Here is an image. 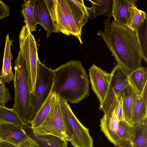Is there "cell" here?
Here are the masks:
<instances>
[{"label": "cell", "mask_w": 147, "mask_h": 147, "mask_svg": "<svg viewBox=\"0 0 147 147\" xmlns=\"http://www.w3.org/2000/svg\"><path fill=\"white\" fill-rule=\"evenodd\" d=\"M104 31L98 34L103 38L117 64L128 74L142 67V55L134 31L126 26L104 22Z\"/></svg>", "instance_id": "6da1fadb"}, {"label": "cell", "mask_w": 147, "mask_h": 147, "mask_svg": "<svg viewBox=\"0 0 147 147\" xmlns=\"http://www.w3.org/2000/svg\"><path fill=\"white\" fill-rule=\"evenodd\" d=\"M53 70L52 90L56 94L75 104L89 96V76L80 61H70Z\"/></svg>", "instance_id": "7a4b0ae2"}, {"label": "cell", "mask_w": 147, "mask_h": 147, "mask_svg": "<svg viewBox=\"0 0 147 147\" xmlns=\"http://www.w3.org/2000/svg\"><path fill=\"white\" fill-rule=\"evenodd\" d=\"M14 70V103L12 109L24 123L29 124L33 120L31 94L25 61L20 49L15 61Z\"/></svg>", "instance_id": "3957f363"}, {"label": "cell", "mask_w": 147, "mask_h": 147, "mask_svg": "<svg viewBox=\"0 0 147 147\" xmlns=\"http://www.w3.org/2000/svg\"><path fill=\"white\" fill-rule=\"evenodd\" d=\"M58 100L66 140L75 147H93V140L89 129L76 117L66 100L59 96Z\"/></svg>", "instance_id": "277c9868"}, {"label": "cell", "mask_w": 147, "mask_h": 147, "mask_svg": "<svg viewBox=\"0 0 147 147\" xmlns=\"http://www.w3.org/2000/svg\"><path fill=\"white\" fill-rule=\"evenodd\" d=\"M20 49L24 59L27 71L28 83L30 94L34 91L37 64L39 59L36 42L33 35L26 25L23 26L19 35Z\"/></svg>", "instance_id": "5b68a950"}, {"label": "cell", "mask_w": 147, "mask_h": 147, "mask_svg": "<svg viewBox=\"0 0 147 147\" xmlns=\"http://www.w3.org/2000/svg\"><path fill=\"white\" fill-rule=\"evenodd\" d=\"M53 79V70L46 67L39 60L37 64L34 91L30 94L33 119L49 96Z\"/></svg>", "instance_id": "8992f818"}, {"label": "cell", "mask_w": 147, "mask_h": 147, "mask_svg": "<svg viewBox=\"0 0 147 147\" xmlns=\"http://www.w3.org/2000/svg\"><path fill=\"white\" fill-rule=\"evenodd\" d=\"M58 96L57 94L56 98L51 110L43 122L38 127L31 128L34 134H50L66 140Z\"/></svg>", "instance_id": "52a82bcc"}, {"label": "cell", "mask_w": 147, "mask_h": 147, "mask_svg": "<svg viewBox=\"0 0 147 147\" xmlns=\"http://www.w3.org/2000/svg\"><path fill=\"white\" fill-rule=\"evenodd\" d=\"M108 89L99 109L105 113L109 109L117 95L129 84L128 74L118 64L112 70Z\"/></svg>", "instance_id": "ba28073f"}, {"label": "cell", "mask_w": 147, "mask_h": 147, "mask_svg": "<svg viewBox=\"0 0 147 147\" xmlns=\"http://www.w3.org/2000/svg\"><path fill=\"white\" fill-rule=\"evenodd\" d=\"M119 99L118 94L108 110L104 113L100 124L101 131L108 140L116 147L120 141L118 134L119 121L118 108Z\"/></svg>", "instance_id": "9c48e42d"}, {"label": "cell", "mask_w": 147, "mask_h": 147, "mask_svg": "<svg viewBox=\"0 0 147 147\" xmlns=\"http://www.w3.org/2000/svg\"><path fill=\"white\" fill-rule=\"evenodd\" d=\"M4 123L0 122V138L6 142L19 147H38L36 144L23 128Z\"/></svg>", "instance_id": "30bf717a"}, {"label": "cell", "mask_w": 147, "mask_h": 147, "mask_svg": "<svg viewBox=\"0 0 147 147\" xmlns=\"http://www.w3.org/2000/svg\"><path fill=\"white\" fill-rule=\"evenodd\" d=\"M92 89L102 104L109 87L111 74L93 64L89 69Z\"/></svg>", "instance_id": "8fae6325"}, {"label": "cell", "mask_w": 147, "mask_h": 147, "mask_svg": "<svg viewBox=\"0 0 147 147\" xmlns=\"http://www.w3.org/2000/svg\"><path fill=\"white\" fill-rule=\"evenodd\" d=\"M55 29V33L60 32L67 35H72L68 20L57 0H44Z\"/></svg>", "instance_id": "7c38bea8"}, {"label": "cell", "mask_w": 147, "mask_h": 147, "mask_svg": "<svg viewBox=\"0 0 147 147\" xmlns=\"http://www.w3.org/2000/svg\"><path fill=\"white\" fill-rule=\"evenodd\" d=\"M136 0H113V22L118 25L126 26L130 17L132 7L136 5Z\"/></svg>", "instance_id": "4fadbf2b"}, {"label": "cell", "mask_w": 147, "mask_h": 147, "mask_svg": "<svg viewBox=\"0 0 147 147\" xmlns=\"http://www.w3.org/2000/svg\"><path fill=\"white\" fill-rule=\"evenodd\" d=\"M27 134L36 144L38 147H67V141L50 134H34L29 125L23 127Z\"/></svg>", "instance_id": "5bb4252c"}, {"label": "cell", "mask_w": 147, "mask_h": 147, "mask_svg": "<svg viewBox=\"0 0 147 147\" xmlns=\"http://www.w3.org/2000/svg\"><path fill=\"white\" fill-rule=\"evenodd\" d=\"M34 16L36 23L41 25L46 32V38H49L54 28L49 12L44 0H36L34 10Z\"/></svg>", "instance_id": "9a60e30c"}, {"label": "cell", "mask_w": 147, "mask_h": 147, "mask_svg": "<svg viewBox=\"0 0 147 147\" xmlns=\"http://www.w3.org/2000/svg\"><path fill=\"white\" fill-rule=\"evenodd\" d=\"M11 44L12 42L9 40L8 34L6 38L2 67L0 73V79L8 84L10 82L13 80L14 78V75L12 72L11 66V61L13 59L11 50Z\"/></svg>", "instance_id": "2e32d148"}, {"label": "cell", "mask_w": 147, "mask_h": 147, "mask_svg": "<svg viewBox=\"0 0 147 147\" xmlns=\"http://www.w3.org/2000/svg\"><path fill=\"white\" fill-rule=\"evenodd\" d=\"M76 20L82 29L88 22L89 16L83 0H65Z\"/></svg>", "instance_id": "e0dca14e"}, {"label": "cell", "mask_w": 147, "mask_h": 147, "mask_svg": "<svg viewBox=\"0 0 147 147\" xmlns=\"http://www.w3.org/2000/svg\"><path fill=\"white\" fill-rule=\"evenodd\" d=\"M119 94L122 98L124 119L129 122L131 119L132 109L138 95L129 84Z\"/></svg>", "instance_id": "ac0fdd59"}, {"label": "cell", "mask_w": 147, "mask_h": 147, "mask_svg": "<svg viewBox=\"0 0 147 147\" xmlns=\"http://www.w3.org/2000/svg\"><path fill=\"white\" fill-rule=\"evenodd\" d=\"M92 4L91 7H87L90 20L94 19L101 15L108 17L112 16L113 0H89Z\"/></svg>", "instance_id": "d6986e66"}, {"label": "cell", "mask_w": 147, "mask_h": 147, "mask_svg": "<svg viewBox=\"0 0 147 147\" xmlns=\"http://www.w3.org/2000/svg\"><path fill=\"white\" fill-rule=\"evenodd\" d=\"M129 139L133 147H147V118L139 124L132 126Z\"/></svg>", "instance_id": "ffe728a7"}, {"label": "cell", "mask_w": 147, "mask_h": 147, "mask_svg": "<svg viewBox=\"0 0 147 147\" xmlns=\"http://www.w3.org/2000/svg\"><path fill=\"white\" fill-rule=\"evenodd\" d=\"M129 84L138 95L141 94L147 84L146 68L141 67L131 72L128 75Z\"/></svg>", "instance_id": "44dd1931"}, {"label": "cell", "mask_w": 147, "mask_h": 147, "mask_svg": "<svg viewBox=\"0 0 147 147\" xmlns=\"http://www.w3.org/2000/svg\"><path fill=\"white\" fill-rule=\"evenodd\" d=\"M56 97L57 94L51 89L49 96L31 121L32 128L38 127L43 122L50 112Z\"/></svg>", "instance_id": "7402d4cb"}, {"label": "cell", "mask_w": 147, "mask_h": 147, "mask_svg": "<svg viewBox=\"0 0 147 147\" xmlns=\"http://www.w3.org/2000/svg\"><path fill=\"white\" fill-rule=\"evenodd\" d=\"M147 118V104L140 94L136 100L131 113L130 119L129 121L132 126L140 123Z\"/></svg>", "instance_id": "603a6c76"}, {"label": "cell", "mask_w": 147, "mask_h": 147, "mask_svg": "<svg viewBox=\"0 0 147 147\" xmlns=\"http://www.w3.org/2000/svg\"><path fill=\"white\" fill-rule=\"evenodd\" d=\"M36 0H24L22 4V14L24 18L25 25L32 33L36 30V25L34 16V10Z\"/></svg>", "instance_id": "cb8c5ba5"}, {"label": "cell", "mask_w": 147, "mask_h": 147, "mask_svg": "<svg viewBox=\"0 0 147 147\" xmlns=\"http://www.w3.org/2000/svg\"><path fill=\"white\" fill-rule=\"evenodd\" d=\"M68 20L72 32V35L76 37L82 44V29L77 23L71 13L65 0H57Z\"/></svg>", "instance_id": "d4e9b609"}, {"label": "cell", "mask_w": 147, "mask_h": 147, "mask_svg": "<svg viewBox=\"0 0 147 147\" xmlns=\"http://www.w3.org/2000/svg\"><path fill=\"white\" fill-rule=\"evenodd\" d=\"M0 122L6 123L19 127L29 124L24 123L12 109L0 105Z\"/></svg>", "instance_id": "484cf974"}, {"label": "cell", "mask_w": 147, "mask_h": 147, "mask_svg": "<svg viewBox=\"0 0 147 147\" xmlns=\"http://www.w3.org/2000/svg\"><path fill=\"white\" fill-rule=\"evenodd\" d=\"M147 17L135 31L141 53L142 59L147 62Z\"/></svg>", "instance_id": "4316f807"}, {"label": "cell", "mask_w": 147, "mask_h": 147, "mask_svg": "<svg viewBox=\"0 0 147 147\" xmlns=\"http://www.w3.org/2000/svg\"><path fill=\"white\" fill-rule=\"evenodd\" d=\"M147 18L146 12L137 8L136 5L132 7L131 14L126 26L134 31L140 26Z\"/></svg>", "instance_id": "83f0119b"}, {"label": "cell", "mask_w": 147, "mask_h": 147, "mask_svg": "<svg viewBox=\"0 0 147 147\" xmlns=\"http://www.w3.org/2000/svg\"><path fill=\"white\" fill-rule=\"evenodd\" d=\"M132 125L126 120H119L118 134L119 141L124 139H129L131 135Z\"/></svg>", "instance_id": "f1b7e54d"}, {"label": "cell", "mask_w": 147, "mask_h": 147, "mask_svg": "<svg viewBox=\"0 0 147 147\" xmlns=\"http://www.w3.org/2000/svg\"><path fill=\"white\" fill-rule=\"evenodd\" d=\"M5 83L0 79V105L3 106L12 100L9 89L6 86Z\"/></svg>", "instance_id": "f546056e"}, {"label": "cell", "mask_w": 147, "mask_h": 147, "mask_svg": "<svg viewBox=\"0 0 147 147\" xmlns=\"http://www.w3.org/2000/svg\"><path fill=\"white\" fill-rule=\"evenodd\" d=\"M9 13V7L3 1L0 0V20L8 17Z\"/></svg>", "instance_id": "4dcf8cb0"}, {"label": "cell", "mask_w": 147, "mask_h": 147, "mask_svg": "<svg viewBox=\"0 0 147 147\" xmlns=\"http://www.w3.org/2000/svg\"><path fill=\"white\" fill-rule=\"evenodd\" d=\"M120 97L119 101L118 108V115L119 120H124L123 111L122 106V98L121 96L118 94Z\"/></svg>", "instance_id": "1f68e13d"}, {"label": "cell", "mask_w": 147, "mask_h": 147, "mask_svg": "<svg viewBox=\"0 0 147 147\" xmlns=\"http://www.w3.org/2000/svg\"><path fill=\"white\" fill-rule=\"evenodd\" d=\"M117 147H133V146L129 139H124L120 140Z\"/></svg>", "instance_id": "d6a6232c"}, {"label": "cell", "mask_w": 147, "mask_h": 147, "mask_svg": "<svg viewBox=\"0 0 147 147\" xmlns=\"http://www.w3.org/2000/svg\"><path fill=\"white\" fill-rule=\"evenodd\" d=\"M141 94L145 102L147 104V84L145 85Z\"/></svg>", "instance_id": "836d02e7"}, {"label": "cell", "mask_w": 147, "mask_h": 147, "mask_svg": "<svg viewBox=\"0 0 147 147\" xmlns=\"http://www.w3.org/2000/svg\"><path fill=\"white\" fill-rule=\"evenodd\" d=\"M0 147H19L6 142H0Z\"/></svg>", "instance_id": "e575fe53"}, {"label": "cell", "mask_w": 147, "mask_h": 147, "mask_svg": "<svg viewBox=\"0 0 147 147\" xmlns=\"http://www.w3.org/2000/svg\"><path fill=\"white\" fill-rule=\"evenodd\" d=\"M1 139H0V142H1Z\"/></svg>", "instance_id": "d590c367"}]
</instances>
